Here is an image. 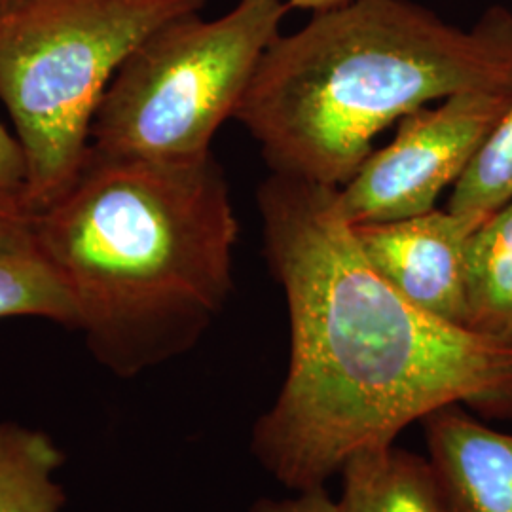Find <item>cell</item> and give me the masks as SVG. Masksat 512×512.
Wrapping results in <instances>:
<instances>
[{
    "instance_id": "cell-6",
    "label": "cell",
    "mask_w": 512,
    "mask_h": 512,
    "mask_svg": "<svg viewBox=\"0 0 512 512\" xmlns=\"http://www.w3.org/2000/svg\"><path fill=\"white\" fill-rule=\"evenodd\" d=\"M512 92H467L435 109L414 110L395 139L374 150L348 183L336 188L349 226L408 219L435 209L454 186L511 101Z\"/></svg>"
},
{
    "instance_id": "cell-4",
    "label": "cell",
    "mask_w": 512,
    "mask_h": 512,
    "mask_svg": "<svg viewBox=\"0 0 512 512\" xmlns=\"http://www.w3.org/2000/svg\"><path fill=\"white\" fill-rule=\"evenodd\" d=\"M205 0H6L0 4V101L25 156L33 217L73 184L92 124L124 61Z\"/></svg>"
},
{
    "instance_id": "cell-5",
    "label": "cell",
    "mask_w": 512,
    "mask_h": 512,
    "mask_svg": "<svg viewBox=\"0 0 512 512\" xmlns=\"http://www.w3.org/2000/svg\"><path fill=\"white\" fill-rule=\"evenodd\" d=\"M289 10L287 0H239L220 18L165 23L112 78L93 118L92 148L148 160L213 152Z\"/></svg>"
},
{
    "instance_id": "cell-2",
    "label": "cell",
    "mask_w": 512,
    "mask_h": 512,
    "mask_svg": "<svg viewBox=\"0 0 512 512\" xmlns=\"http://www.w3.org/2000/svg\"><path fill=\"white\" fill-rule=\"evenodd\" d=\"M239 224L213 152L188 160L90 147L33 238L73 298L76 330L116 378L190 353L234 293Z\"/></svg>"
},
{
    "instance_id": "cell-16",
    "label": "cell",
    "mask_w": 512,
    "mask_h": 512,
    "mask_svg": "<svg viewBox=\"0 0 512 512\" xmlns=\"http://www.w3.org/2000/svg\"><path fill=\"white\" fill-rule=\"evenodd\" d=\"M33 217L19 205L0 198V255L33 243Z\"/></svg>"
},
{
    "instance_id": "cell-13",
    "label": "cell",
    "mask_w": 512,
    "mask_h": 512,
    "mask_svg": "<svg viewBox=\"0 0 512 512\" xmlns=\"http://www.w3.org/2000/svg\"><path fill=\"white\" fill-rule=\"evenodd\" d=\"M448 211L482 224L512 200V97L475 160L452 186Z\"/></svg>"
},
{
    "instance_id": "cell-15",
    "label": "cell",
    "mask_w": 512,
    "mask_h": 512,
    "mask_svg": "<svg viewBox=\"0 0 512 512\" xmlns=\"http://www.w3.org/2000/svg\"><path fill=\"white\" fill-rule=\"evenodd\" d=\"M247 512H342L327 486L298 490L289 497H258Z\"/></svg>"
},
{
    "instance_id": "cell-3",
    "label": "cell",
    "mask_w": 512,
    "mask_h": 512,
    "mask_svg": "<svg viewBox=\"0 0 512 512\" xmlns=\"http://www.w3.org/2000/svg\"><path fill=\"white\" fill-rule=\"evenodd\" d=\"M467 92H512L511 10L461 29L412 0H353L275 38L234 118L272 173L340 188L391 124Z\"/></svg>"
},
{
    "instance_id": "cell-14",
    "label": "cell",
    "mask_w": 512,
    "mask_h": 512,
    "mask_svg": "<svg viewBox=\"0 0 512 512\" xmlns=\"http://www.w3.org/2000/svg\"><path fill=\"white\" fill-rule=\"evenodd\" d=\"M25 181H27L25 156L19 147L18 137L16 133H10L0 122V198L19 203L25 209L23 205Z\"/></svg>"
},
{
    "instance_id": "cell-1",
    "label": "cell",
    "mask_w": 512,
    "mask_h": 512,
    "mask_svg": "<svg viewBox=\"0 0 512 512\" xmlns=\"http://www.w3.org/2000/svg\"><path fill=\"white\" fill-rule=\"evenodd\" d=\"M264 256L281 285L291 355L251 454L291 492L395 444L446 406L512 418V342L440 321L366 260L336 188L272 173L256 192Z\"/></svg>"
},
{
    "instance_id": "cell-9",
    "label": "cell",
    "mask_w": 512,
    "mask_h": 512,
    "mask_svg": "<svg viewBox=\"0 0 512 512\" xmlns=\"http://www.w3.org/2000/svg\"><path fill=\"white\" fill-rule=\"evenodd\" d=\"M340 475L342 512H450L433 463L397 444L353 456Z\"/></svg>"
},
{
    "instance_id": "cell-7",
    "label": "cell",
    "mask_w": 512,
    "mask_h": 512,
    "mask_svg": "<svg viewBox=\"0 0 512 512\" xmlns=\"http://www.w3.org/2000/svg\"><path fill=\"white\" fill-rule=\"evenodd\" d=\"M370 266L418 310L465 327L467 243L476 226L448 209L351 226Z\"/></svg>"
},
{
    "instance_id": "cell-18",
    "label": "cell",
    "mask_w": 512,
    "mask_h": 512,
    "mask_svg": "<svg viewBox=\"0 0 512 512\" xmlns=\"http://www.w3.org/2000/svg\"><path fill=\"white\" fill-rule=\"evenodd\" d=\"M2 2H6V0H0V4H2Z\"/></svg>"
},
{
    "instance_id": "cell-10",
    "label": "cell",
    "mask_w": 512,
    "mask_h": 512,
    "mask_svg": "<svg viewBox=\"0 0 512 512\" xmlns=\"http://www.w3.org/2000/svg\"><path fill=\"white\" fill-rule=\"evenodd\" d=\"M465 329L512 342V200L467 243Z\"/></svg>"
},
{
    "instance_id": "cell-11",
    "label": "cell",
    "mask_w": 512,
    "mask_h": 512,
    "mask_svg": "<svg viewBox=\"0 0 512 512\" xmlns=\"http://www.w3.org/2000/svg\"><path fill=\"white\" fill-rule=\"evenodd\" d=\"M65 454L46 431L0 421V512H63Z\"/></svg>"
},
{
    "instance_id": "cell-17",
    "label": "cell",
    "mask_w": 512,
    "mask_h": 512,
    "mask_svg": "<svg viewBox=\"0 0 512 512\" xmlns=\"http://www.w3.org/2000/svg\"><path fill=\"white\" fill-rule=\"evenodd\" d=\"M353 0H287V4L291 6V10H308L311 14H319V12H327L332 8H340Z\"/></svg>"
},
{
    "instance_id": "cell-12",
    "label": "cell",
    "mask_w": 512,
    "mask_h": 512,
    "mask_svg": "<svg viewBox=\"0 0 512 512\" xmlns=\"http://www.w3.org/2000/svg\"><path fill=\"white\" fill-rule=\"evenodd\" d=\"M38 317L78 327L73 298L37 243L0 255V319Z\"/></svg>"
},
{
    "instance_id": "cell-8",
    "label": "cell",
    "mask_w": 512,
    "mask_h": 512,
    "mask_svg": "<svg viewBox=\"0 0 512 512\" xmlns=\"http://www.w3.org/2000/svg\"><path fill=\"white\" fill-rule=\"evenodd\" d=\"M420 423L450 512H512V435L459 404Z\"/></svg>"
}]
</instances>
